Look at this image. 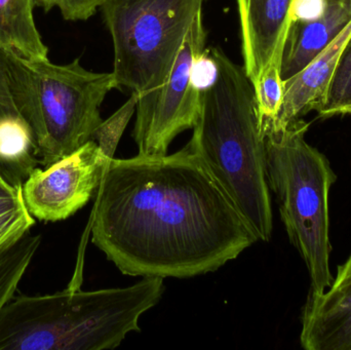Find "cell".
Here are the masks:
<instances>
[{
	"label": "cell",
	"instance_id": "obj_1",
	"mask_svg": "<svg viewBox=\"0 0 351 350\" xmlns=\"http://www.w3.org/2000/svg\"><path fill=\"white\" fill-rule=\"evenodd\" d=\"M92 242L121 273L189 279L259 242L199 156L112 158L97 191Z\"/></svg>",
	"mask_w": 351,
	"mask_h": 350
},
{
	"label": "cell",
	"instance_id": "obj_2",
	"mask_svg": "<svg viewBox=\"0 0 351 350\" xmlns=\"http://www.w3.org/2000/svg\"><path fill=\"white\" fill-rule=\"evenodd\" d=\"M210 51L218 63V79L202 94L186 146L199 156L259 242H269L274 215L255 90L243 66L218 47Z\"/></svg>",
	"mask_w": 351,
	"mask_h": 350
},
{
	"label": "cell",
	"instance_id": "obj_3",
	"mask_svg": "<svg viewBox=\"0 0 351 350\" xmlns=\"http://www.w3.org/2000/svg\"><path fill=\"white\" fill-rule=\"evenodd\" d=\"M164 279L125 288L16 296L0 312V350L114 349L158 305Z\"/></svg>",
	"mask_w": 351,
	"mask_h": 350
},
{
	"label": "cell",
	"instance_id": "obj_4",
	"mask_svg": "<svg viewBox=\"0 0 351 350\" xmlns=\"http://www.w3.org/2000/svg\"><path fill=\"white\" fill-rule=\"evenodd\" d=\"M308 129L303 118L268 127L266 166L289 240L306 265L311 292L323 293L334 281L329 199L337 175L327 156L306 141Z\"/></svg>",
	"mask_w": 351,
	"mask_h": 350
},
{
	"label": "cell",
	"instance_id": "obj_5",
	"mask_svg": "<svg viewBox=\"0 0 351 350\" xmlns=\"http://www.w3.org/2000/svg\"><path fill=\"white\" fill-rule=\"evenodd\" d=\"M204 0H104L119 88L142 96L170 75Z\"/></svg>",
	"mask_w": 351,
	"mask_h": 350
},
{
	"label": "cell",
	"instance_id": "obj_6",
	"mask_svg": "<svg viewBox=\"0 0 351 350\" xmlns=\"http://www.w3.org/2000/svg\"><path fill=\"white\" fill-rule=\"evenodd\" d=\"M28 60V59H27ZM38 92L36 139L41 166L53 164L92 140L102 123L100 106L119 88L113 72H93L80 60L66 65L29 60Z\"/></svg>",
	"mask_w": 351,
	"mask_h": 350
},
{
	"label": "cell",
	"instance_id": "obj_7",
	"mask_svg": "<svg viewBox=\"0 0 351 350\" xmlns=\"http://www.w3.org/2000/svg\"><path fill=\"white\" fill-rule=\"evenodd\" d=\"M206 39L202 12L192 23L166 82L139 97L133 133L139 154L165 155L179 134L195 125L202 92L190 84V67L204 51Z\"/></svg>",
	"mask_w": 351,
	"mask_h": 350
},
{
	"label": "cell",
	"instance_id": "obj_8",
	"mask_svg": "<svg viewBox=\"0 0 351 350\" xmlns=\"http://www.w3.org/2000/svg\"><path fill=\"white\" fill-rule=\"evenodd\" d=\"M110 160L90 140L61 160L38 166L22 186L27 209L43 222L68 219L97 193Z\"/></svg>",
	"mask_w": 351,
	"mask_h": 350
},
{
	"label": "cell",
	"instance_id": "obj_9",
	"mask_svg": "<svg viewBox=\"0 0 351 350\" xmlns=\"http://www.w3.org/2000/svg\"><path fill=\"white\" fill-rule=\"evenodd\" d=\"M292 0H237L243 68L252 84L268 64L282 57Z\"/></svg>",
	"mask_w": 351,
	"mask_h": 350
},
{
	"label": "cell",
	"instance_id": "obj_10",
	"mask_svg": "<svg viewBox=\"0 0 351 350\" xmlns=\"http://www.w3.org/2000/svg\"><path fill=\"white\" fill-rule=\"evenodd\" d=\"M301 326L304 349L351 350V281L323 293L309 292Z\"/></svg>",
	"mask_w": 351,
	"mask_h": 350
},
{
	"label": "cell",
	"instance_id": "obj_11",
	"mask_svg": "<svg viewBox=\"0 0 351 350\" xmlns=\"http://www.w3.org/2000/svg\"><path fill=\"white\" fill-rule=\"evenodd\" d=\"M351 22V0H329L322 18L291 23L282 57L284 80L304 69Z\"/></svg>",
	"mask_w": 351,
	"mask_h": 350
},
{
	"label": "cell",
	"instance_id": "obj_12",
	"mask_svg": "<svg viewBox=\"0 0 351 350\" xmlns=\"http://www.w3.org/2000/svg\"><path fill=\"white\" fill-rule=\"evenodd\" d=\"M35 0H0V47L28 60L49 59L35 24Z\"/></svg>",
	"mask_w": 351,
	"mask_h": 350
},
{
	"label": "cell",
	"instance_id": "obj_13",
	"mask_svg": "<svg viewBox=\"0 0 351 350\" xmlns=\"http://www.w3.org/2000/svg\"><path fill=\"white\" fill-rule=\"evenodd\" d=\"M35 224L27 209L22 186H14L0 177V254L16 245Z\"/></svg>",
	"mask_w": 351,
	"mask_h": 350
},
{
	"label": "cell",
	"instance_id": "obj_14",
	"mask_svg": "<svg viewBox=\"0 0 351 350\" xmlns=\"http://www.w3.org/2000/svg\"><path fill=\"white\" fill-rule=\"evenodd\" d=\"M41 234H27L0 254V312L10 301L41 246Z\"/></svg>",
	"mask_w": 351,
	"mask_h": 350
},
{
	"label": "cell",
	"instance_id": "obj_15",
	"mask_svg": "<svg viewBox=\"0 0 351 350\" xmlns=\"http://www.w3.org/2000/svg\"><path fill=\"white\" fill-rule=\"evenodd\" d=\"M257 100L261 131L276 123L285 97V80L282 76V57L274 58L253 84Z\"/></svg>",
	"mask_w": 351,
	"mask_h": 350
},
{
	"label": "cell",
	"instance_id": "obj_16",
	"mask_svg": "<svg viewBox=\"0 0 351 350\" xmlns=\"http://www.w3.org/2000/svg\"><path fill=\"white\" fill-rule=\"evenodd\" d=\"M315 111L321 118L351 115V34L331 82Z\"/></svg>",
	"mask_w": 351,
	"mask_h": 350
},
{
	"label": "cell",
	"instance_id": "obj_17",
	"mask_svg": "<svg viewBox=\"0 0 351 350\" xmlns=\"http://www.w3.org/2000/svg\"><path fill=\"white\" fill-rule=\"evenodd\" d=\"M138 100L139 95L132 92L129 100L110 117L102 121L93 135L92 140L98 144L101 152L109 160L114 158L121 136L137 110Z\"/></svg>",
	"mask_w": 351,
	"mask_h": 350
},
{
	"label": "cell",
	"instance_id": "obj_18",
	"mask_svg": "<svg viewBox=\"0 0 351 350\" xmlns=\"http://www.w3.org/2000/svg\"><path fill=\"white\" fill-rule=\"evenodd\" d=\"M104 0H35L45 10L57 8L66 21H86L96 14Z\"/></svg>",
	"mask_w": 351,
	"mask_h": 350
},
{
	"label": "cell",
	"instance_id": "obj_19",
	"mask_svg": "<svg viewBox=\"0 0 351 350\" xmlns=\"http://www.w3.org/2000/svg\"><path fill=\"white\" fill-rule=\"evenodd\" d=\"M219 76V66L210 49H204L195 55L190 67V84L199 92L210 90Z\"/></svg>",
	"mask_w": 351,
	"mask_h": 350
},
{
	"label": "cell",
	"instance_id": "obj_20",
	"mask_svg": "<svg viewBox=\"0 0 351 350\" xmlns=\"http://www.w3.org/2000/svg\"><path fill=\"white\" fill-rule=\"evenodd\" d=\"M329 0H292L289 12L290 24L309 23L322 18L327 10Z\"/></svg>",
	"mask_w": 351,
	"mask_h": 350
},
{
	"label": "cell",
	"instance_id": "obj_21",
	"mask_svg": "<svg viewBox=\"0 0 351 350\" xmlns=\"http://www.w3.org/2000/svg\"><path fill=\"white\" fill-rule=\"evenodd\" d=\"M351 281V254L348 257V260L338 267L337 275L334 277L332 286L338 287V286L343 285Z\"/></svg>",
	"mask_w": 351,
	"mask_h": 350
}]
</instances>
